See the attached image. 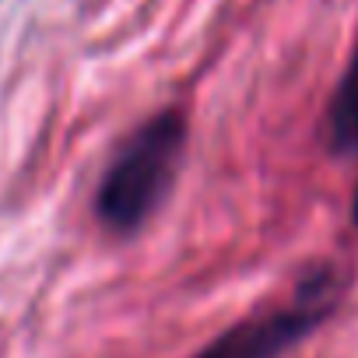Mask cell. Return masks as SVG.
<instances>
[{"mask_svg": "<svg viewBox=\"0 0 358 358\" xmlns=\"http://www.w3.org/2000/svg\"><path fill=\"white\" fill-rule=\"evenodd\" d=\"M183 148H187L183 113L172 109L158 113L141 130H134V137L109 162L95 194V211L102 225L113 232L141 229L148 215L162 204L165 190L172 187Z\"/></svg>", "mask_w": 358, "mask_h": 358, "instance_id": "1", "label": "cell"}, {"mask_svg": "<svg viewBox=\"0 0 358 358\" xmlns=\"http://www.w3.org/2000/svg\"><path fill=\"white\" fill-rule=\"evenodd\" d=\"M323 137L330 144V151L337 155H358V43L351 50V60L330 95L327 106V120H323ZM355 225H358V190H355V204H351Z\"/></svg>", "mask_w": 358, "mask_h": 358, "instance_id": "3", "label": "cell"}, {"mask_svg": "<svg viewBox=\"0 0 358 358\" xmlns=\"http://www.w3.org/2000/svg\"><path fill=\"white\" fill-rule=\"evenodd\" d=\"M341 288H344L341 271L316 267L299 281L292 302L225 330L197 358H278L292 344H299L306 334H313L337 309Z\"/></svg>", "mask_w": 358, "mask_h": 358, "instance_id": "2", "label": "cell"}]
</instances>
